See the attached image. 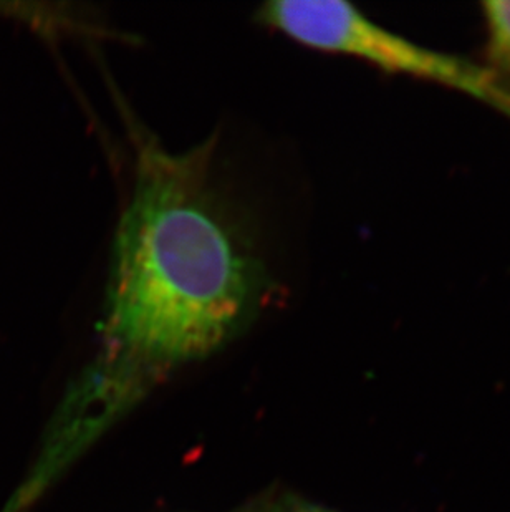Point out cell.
I'll return each instance as SVG.
<instances>
[{"label": "cell", "instance_id": "cell-1", "mask_svg": "<svg viewBox=\"0 0 510 512\" xmlns=\"http://www.w3.org/2000/svg\"><path fill=\"white\" fill-rule=\"evenodd\" d=\"M135 151L103 309V367L120 380L211 353L275 289L255 229L217 176L214 143L171 153L135 130Z\"/></svg>", "mask_w": 510, "mask_h": 512}, {"label": "cell", "instance_id": "cell-2", "mask_svg": "<svg viewBox=\"0 0 510 512\" xmlns=\"http://www.w3.org/2000/svg\"><path fill=\"white\" fill-rule=\"evenodd\" d=\"M259 24L308 49L352 55L391 72L428 78L474 95L510 115V92L492 73L423 49L335 0H275L255 12Z\"/></svg>", "mask_w": 510, "mask_h": 512}, {"label": "cell", "instance_id": "cell-3", "mask_svg": "<svg viewBox=\"0 0 510 512\" xmlns=\"http://www.w3.org/2000/svg\"><path fill=\"white\" fill-rule=\"evenodd\" d=\"M489 57L497 68L510 73V0L486 2Z\"/></svg>", "mask_w": 510, "mask_h": 512}]
</instances>
